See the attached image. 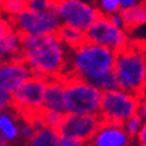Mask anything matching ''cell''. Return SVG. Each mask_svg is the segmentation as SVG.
<instances>
[{"label":"cell","instance_id":"cell-1","mask_svg":"<svg viewBox=\"0 0 146 146\" xmlns=\"http://www.w3.org/2000/svg\"><path fill=\"white\" fill-rule=\"evenodd\" d=\"M23 61L33 76L62 80L68 71L69 49L56 35L19 34Z\"/></svg>","mask_w":146,"mask_h":146},{"label":"cell","instance_id":"cell-2","mask_svg":"<svg viewBox=\"0 0 146 146\" xmlns=\"http://www.w3.org/2000/svg\"><path fill=\"white\" fill-rule=\"evenodd\" d=\"M115 61V52L87 41L75 50L69 49V66L63 78L77 77L91 83L112 71Z\"/></svg>","mask_w":146,"mask_h":146},{"label":"cell","instance_id":"cell-3","mask_svg":"<svg viewBox=\"0 0 146 146\" xmlns=\"http://www.w3.org/2000/svg\"><path fill=\"white\" fill-rule=\"evenodd\" d=\"M113 72L119 90L139 100L146 94V55L136 40L116 53Z\"/></svg>","mask_w":146,"mask_h":146},{"label":"cell","instance_id":"cell-4","mask_svg":"<svg viewBox=\"0 0 146 146\" xmlns=\"http://www.w3.org/2000/svg\"><path fill=\"white\" fill-rule=\"evenodd\" d=\"M62 81L66 88V113L78 116L98 115L103 92L77 77H66Z\"/></svg>","mask_w":146,"mask_h":146},{"label":"cell","instance_id":"cell-5","mask_svg":"<svg viewBox=\"0 0 146 146\" xmlns=\"http://www.w3.org/2000/svg\"><path fill=\"white\" fill-rule=\"evenodd\" d=\"M49 9L55 12L62 25L82 33H86L102 15L96 5L81 0H50Z\"/></svg>","mask_w":146,"mask_h":146},{"label":"cell","instance_id":"cell-6","mask_svg":"<svg viewBox=\"0 0 146 146\" xmlns=\"http://www.w3.org/2000/svg\"><path fill=\"white\" fill-rule=\"evenodd\" d=\"M139 98L121 90L102 94L98 117L102 124L124 125L138 113Z\"/></svg>","mask_w":146,"mask_h":146},{"label":"cell","instance_id":"cell-7","mask_svg":"<svg viewBox=\"0 0 146 146\" xmlns=\"http://www.w3.org/2000/svg\"><path fill=\"white\" fill-rule=\"evenodd\" d=\"M9 25L18 34L28 35H56L61 21L55 12H33L26 9L15 17H6Z\"/></svg>","mask_w":146,"mask_h":146},{"label":"cell","instance_id":"cell-8","mask_svg":"<svg viewBox=\"0 0 146 146\" xmlns=\"http://www.w3.org/2000/svg\"><path fill=\"white\" fill-rule=\"evenodd\" d=\"M47 82L48 78L32 76L12 92V109L21 119L29 117L43 108Z\"/></svg>","mask_w":146,"mask_h":146},{"label":"cell","instance_id":"cell-9","mask_svg":"<svg viewBox=\"0 0 146 146\" xmlns=\"http://www.w3.org/2000/svg\"><path fill=\"white\" fill-rule=\"evenodd\" d=\"M86 39L88 42L109 48L115 53L124 49L131 40L123 29L113 26L109 17L104 14L86 32Z\"/></svg>","mask_w":146,"mask_h":146},{"label":"cell","instance_id":"cell-10","mask_svg":"<svg viewBox=\"0 0 146 146\" xmlns=\"http://www.w3.org/2000/svg\"><path fill=\"white\" fill-rule=\"evenodd\" d=\"M101 125L102 121L98 115L78 116L67 113L56 132L60 135V137L74 139L82 144H87Z\"/></svg>","mask_w":146,"mask_h":146},{"label":"cell","instance_id":"cell-11","mask_svg":"<svg viewBox=\"0 0 146 146\" xmlns=\"http://www.w3.org/2000/svg\"><path fill=\"white\" fill-rule=\"evenodd\" d=\"M32 76V69L23 60L0 63V88L11 94Z\"/></svg>","mask_w":146,"mask_h":146},{"label":"cell","instance_id":"cell-12","mask_svg":"<svg viewBox=\"0 0 146 146\" xmlns=\"http://www.w3.org/2000/svg\"><path fill=\"white\" fill-rule=\"evenodd\" d=\"M87 144L89 146H132V139L127 136L124 125L102 124Z\"/></svg>","mask_w":146,"mask_h":146},{"label":"cell","instance_id":"cell-13","mask_svg":"<svg viewBox=\"0 0 146 146\" xmlns=\"http://www.w3.org/2000/svg\"><path fill=\"white\" fill-rule=\"evenodd\" d=\"M43 108L48 110L66 113V88L64 83L60 78H49L47 82L44 92Z\"/></svg>","mask_w":146,"mask_h":146},{"label":"cell","instance_id":"cell-14","mask_svg":"<svg viewBox=\"0 0 146 146\" xmlns=\"http://www.w3.org/2000/svg\"><path fill=\"white\" fill-rule=\"evenodd\" d=\"M23 60L20 36L12 31L0 39V63Z\"/></svg>","mask_w":146,"mask_h":146},{"label":"cell","instance_id":"cell-15","mask_svg":"<svg viewBox=\"0 0 146 146\" xmlns=\"http://www.w3.org/2000/svg\"><path fill=\"white\" fill-rule=\"evenodd\" d=\"M119 15L123 20V31L126 34H131L146 22V1H141L132 8L120 11Z\"/></svg>","mask_w":146,"mask_h":146},{"label":"cell","instance_id":"cell-16","mask_svg":"<svg viewBox=\"0 0 146 146\" xmlns=\"http://www.w3.org/2000/svg\"><path fill=\"white\" fill-rule=\"evenodd\" d=\"M0 131L8 143H17L19 138V116L12 108L0 113Z\"/></svg>","mask_w":146,"mask_h":146},{"label":"cell","instance_id":"cell-17","mask_svg":"<svg viewBox=\"0 0 146 146\" xmlns=\"http://www.w3.org/2000/svg\"><path fill=\"white\" fill-rule=\"evenodd\" d=\"M56 36L70 50H75L87 42L86 33H82L66 25H61L60 29L56 33Z\"/></svg>","mask_w":146,"mask_h":146},{"label":"cell","instance_id":"cell-18","mask_svg":"<svg viewBox=\"0 0 146 146\" xmlns=\"http://www.w3.org/2000/svg\"><path fill=\"white\" fill-rule=\"evenodd\" d=\"M60 135L53 129L43 127L36 131L28 146H60Z\"/></svg>","mask_w":146,"mask_h":146},{"label":"cell","instance_id":"cell-19","mask_svg":"<svg viewBox=\"0 0 146 146\" xmlns=\"http://www.w3.org/2000/svg\"><path fill=\"white\" fill-rule=\"evenodd\" d=\"M27 9V0H3L0 1V14L15 17Z\"/></svg>","mask_w":146,"mask_h":146},{"label":"cell","instance_id":"cell-20","mask_svg":"<svg viewBox=\"0 0 146 146\" xmlns=\"http://www.w3.org/2000/svg\"><path fill=\"white\" fill-rule=\"evenodd\" d=\"M90 84H92V86L98 89L101 92H109V91L119 90L118 82H117V78H116V75H115L113 70L110 71V72H108V74H105L101 78L95 80Z\"/></svg>","mask_w":146,"mask_h":146},{"label":"cell","instance_id":"cell-21","mask_svg":"<svg viewBox=\"0 0 146 146\" xmlns=\"http://www.w3.org/2000/svg\"><path fill=\"white\" fill-rule=\"evenodd\" d=\"M35 133H36V130L33 127V125H31L28 121L22 120L19 117V138H20L21 143L23 145L28 146V144L34 138Z\"/></svg>","mask_w":146,"mask_h":146},{"label":"cell","instance_id":"cell-22","mask_svg":"<svg viewBox=\"0 0 146 146\" xmlns=\"http://www.w3.org/2000/svg\"><path fill=\"white\" fill-rule=\"evenodd\" d=\"M141 120H143L141 116H140L139 113H137L136 116L131 117V118L126 121V123L124 124V129H125V131H126V133H127V136H129L132 140L137 137L138 132H139V130H140V127H141Z\"/></svg>","mask_w":146,"mask_h":146},{"label":"cell","instance_id":"cell-23","mask_svg":"<svg viewBox=\"0 0 146 146\" xmlns=\"http://www.w3.org/2000/svg\"><path fill=\"white\" fill-rule=\"evenodd\" d=\"M100 6H97L102 14L104 15H112L117 14L120 12V6H119V0H102L98 3Z\"/></svg>","mask_w":146,"mask_h":146},{"label":"cell","instance_id":"cell-24","mask_svg":"<svg viewBox=\"0 0 146 146\" xmlns=\"http://www.w3.org/2000/svg\"><path fill=\"white\" fill-rule=\"evenodd\" d=\"M50 0H27V9L33 12H46L49 9Z\"/></svg>","mask_w":146,"mask_h":146},{"label":"cell","instance_id":"cell-25","mask_svg":"<svg viewBox=\"0 0 146 146\" xmlns=\"http://www.w3.org/2000/svg\"><path fill=\"white\" fill-rule=\"evenodd\" d=\"M13 100H12V94L0 88V113L7 109L12 108Z\"/></svg>","mask_w":146,"mask_h":146},{"label":"cell","instance_id":"cell-26","mask_svg":"<svg viewBox=\"0 0 146 146\" xmlns=\"http://www.w3.org/2000/svg\"><path fill=\"white\" fill-rule=\"evenodd\" d=\"M12 31H13V29H12L7 18L4 17L3 14H0V39H3L7 33H9Z\"/></svg>","mask_w":146,"mask_h":146},{"label":"cell","instance_id":"cell-27","mask_svg":"<svg viewBox=\"0 0 146 146\" xmlns=\"http://www.w3.org/2000/svg\"><path fill=\"white\" fill-rule=\"evenodd\" d=\"M137 141L139 146H146V123H144L137 135Z\"/></svg>","mask_w":146,"mask_h":146},{"label":"cell","instance_id":"cell-28","mask_svg":"<svg viewBox=\"0 0 146 146\" xmlns=\"http://www.w3.org/2000/svg\"><path fill=\"white\" fill-rule=\"evenodd\" d=\"M84 144L74 140V139H69V138H64V137H61L60 139V146H83Z\"/></svg>","mask_w":146,"mask_h":146},{"label":"cell","instance_id":"cell-29","mask_svg":"<svg viewBox=\"0 0 146 146\" xmlns=\"http://www.w3.org/2000/svg\"><path fill=\"white\" fill-rule=\"evenodd\" d=\"M109 19H110V21L112 22V25L116 26L117 28L119 29H123V20H121L119 13L117 14H112V15H109Z\"/></svg>","mask_w":146,"mask_h":146},{"label":"cell","instance_id":"cell-30","mask_svg":"<svg viewBox=\"0 0 146 146\" xmlns=\"http://www.w3.org/2000/svg\"><path fill=\"white\" fill-rule=\"evenodd\" d=\"M139 4V1H136V0H121L119 1V6H120V11L123 9H129L132 8Z\"/></svg>","mask_w":146,"mask_h":146},{"label":"cell","instance_id":"cell-31","mask_svg":"<svg viewBox=\"0 0 146 146\" xmlns=\"http://www.w3.org/2000/svg\"><path fill=\"white\" fill-rule=\"evenodd\" d=\"M138 113L141 116V118H146V94L140 98L139 101V110Z\"/></svg>","mask_w":146,"mask_h":146},{"label":"cell","instance_id":"cell-32","mask_svg":"<svg viewBox=\"0 0 146 146\" xmlns=\"http://www.w3.org/2000/svg\"><path fill=\"white\" fill-rule=\"evenodd\" d=\"M0 146H13L11 143L7 141V139L4 137V135H3L1 131H0Z\"/></svg>","mask_w":146,"mask_h":146},{"label":"cell","instance_id":"cell-33","mask_svg":"<svg viewBox=\"0 0 146 146\" xmlns=\"http://www.w3.org/2000/svg\"><path fill=\"white\" fill-rule=\"evenodd\" d=\"M137 41V43H138V46L143 49V52L145 53V55H146V40H136Z\"/></svg>","mask_w":146,"mask_h":146},{"label":"cell","instance_id":"cell-34","mask_svg":"<svg viewBox=\"0 0 146 146\" xmlns=\"http://www.w3.org/2000/svg\"><path fill=\"white\" fill-rule=\"evenodd\" d=\"M83 146H89V145H88V144H84V145H83Z\"/></svg>","mask_w":146,"mask_h":146}]
</instances>
